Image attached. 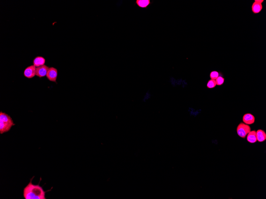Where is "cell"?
Returning <instances> with one entry per match:
<instances>
[{
	"label": "cell",
	"mask_w": 266,
	"mask_h": 199,
	"mask_svg": "<svg viewBox=\"0 0 266 199\" xmlns=\"http://www.w3.org/2000/svg\"><path fill=\"white\" fill-rule=\"evenodd\" d=\"M36 68L34 65H31L26 68L24 71V75L25 77L31 79L36 75Z\"/></svg>",
	"instance_id": "5b68a950"
},
{
	"label": "cell",
	"mask_w": 266,
	"mask_h": 199,
	"mask_svg": "<svg viewBox=\"0 0 266 199\" xmlns=\"http://www.w3.org/2000/svg\"><path fill=\"white\" fill-rule=\"evenodd\" d=\"M247 141L250 143H254L257 142L256 131H250L247 134Z\"/></svg>",
	"instance_id": "8fae6325"
},
{
	"label": "cell",
	"mask_w": 266,
	"mask_h": 199,
	"mask_svg": "<svg viewBox=\"0 0 266 199\" xmlns=\"http://www.w3.org/2000/svg\"><path fill=\"white\" fill-rule=\"evenodd\" d=\"M264 1L263 0H255V2H257V3H261L262 4Z\"/></svg>",
	"instance_id": "2e32d148"
},
{
	"label": "cell",
	"mask_w": 266,
	"mask_h": 199,
	"mask_svg": "<svg viewBox=\"0 0 266 199\" xmlns=\"http://www.w3.org/2000/svg\"><path fill=\"white\" fill-rule=\"evenodd\" d=\"M150 0H136L135 3L139 7L147 9L152 4Z\"/></svg>",
	"instance_id": "52a82bcc"
},
{
	"label": "cell",
	"mask_w": 266,
	"mask_h": 199,
	"mask_svg": "<svg viewBox=\"0 0 266 199\" xmlns=\"http://www.w3.org/2000/svg\"><path fill=\"white\" fill-rule=\"evenodd\" d=\"M46 60L42 57H37L33 59V63L36 68L44 65Z\"/></svg>",
	"instance_id": "30bf717a"
},
{
	"label": "cell",
	"mask_w": 266,
	"mask_h": 199,
	"mask_svg": "<svg viewBox=\"0 0 266 199\" xmlns=\"http://www.w3.org/2000/svg\"><path fill=\"white\" fill-rule=\"evenodd\" d=\"M216 85H216L215 80L211 79V80H209L208 81L207 84V87L208 88L211 89V88H213L216 87Z\"/></svg>",
	"instance_id": "4fadbf2b"
},
{
	"label": "cell",
	"mask_w": 266,
	"mask_h": 199,
	"mask_svg": "<svg viewBox=\"0 0 266 199\" xmlns=\"http://www.w3.org/2000/svg\"><path fill=\"white\" fill-rule=\"evenodd\" d=\"M262 4L254 2L252 6V10L253 13L258 14L261 12L262 10Z\"/></svg>",
	"instance_id": "7c38bea8"
},
{
	"label": "cell",
	"mask_w": 266,
	"mask_h": 199,
	"mask_svg": "<svg viewBox=\"0 0 266 199\" xmlns=\"http://www.w3.org/2000/svg\"><path fill=\"white\" fill-rule=\"evenodd\" d=\"M216 85L218 86H221L224 82V79L222 76H218L215 80Z\"/></svg>",
	"instance_id": "5bb4252c"
},
{
	"label": "cell",
	"mask_w": 266,
	"mask_h": 199,
	"mask_svg": "<svg viewBox=\"0 0 266 199\" xmlns=\"http://www.w3.org/2000/svg\"><path fill=\"white\" fill-rule=\"evenodd\" d=\"M58 76L57 70L54 67L49 68L48 72L46 74V77L47 79L49 81H53L57 83L56 80L57 79Z\"/></svg>",
	"instance_id": "277c9868"
},
{
	"label": "cell",
	"mask_w": 266,
	"mask_h": 199,
	"mask_svg": "<svg viewBox=\"0 0 266 199\" xmlns=\"http://www.w3.org/2000/svg\"><path fill=\"white\" fill-rule=\"evenodd\" d=\"M32 179L24 188L23 195L25 199H46V192L39 185L32 183Z\"/></svg>",
	"instance_id": "6da1fadb"
},
{
	"label": "cell",
	"mask_w": 266,
	"mask_h": 199,
	"mask_svg": "<svg viewBox=\"0 0 266 199\" xmlns=\"http://www.w3.org/2000/svg\"><path fill=\"white\" fill-rule=\"evenodd\" d=\"M49 68L46 65L41 66L36 68V76L42 78L46 76Z\"/></svg>",
	"instance_id": "8992f818"
},
{
	"label": "cell",
	"mask_w": 266,
	"mask_h": 199,
	"mask_svg": "<svg viewBox=\"0 0 266 199\" xmlns=\"http://www.w3.org/2000/svg\"><path fill=\"white\" fill-rule=\"evenodd\" d=\"M12 118L9 115L1 111L0 112V134L8 132L14 126Z\"/></svg>",
	"instance_id": "7a4b0ae2"
},
{
	"label": "cell",
	"mask_w": 266,
	"mask_h": 199,
	"mask_svg": "<svg viewBox=\"0 0 266 199\" xmlns=\"http://www.w3.org/2000/svg\"><path fill=\"white\" fill-rule=\"evenodd\" d=\"M243 121L246 125H251L255 123V117L250 113L246 114L243 117Z\"/></svg>",
	"instance_id": "ba28073f"
},
{
	"label": "cell",
	"mask_w": 266,
	"mask_h": 199,
	"mask_svg": "<svg viewBox=\"0 0 266 199\" xmlns=\"http://www.w3.org/2000/svg\"><path fill=\"white\" fill-rule=\"evenodd\" d=\"M251 131L250 126L243 123H240L238 125L237 128V134L239 137L243 138H246Z\"/></svg>",
	"instance_id": "3957f363"
},
{
	"label": "cell",
	"mask_w": 266,
	"mask_h": 199,
	"mask_svg": "<svg viewBox=\"0 0 266 199\" xmlns=\"http://www.w3.org/2000/svg\"><path fill=\"white\" fill-rule=\"evenodd\" d=\"M256 137L259 142H263L266 140V133L263 130H258L256 132Z\"/></svg>",
	"instance_id": "9c48e42d"
},
{
	"label": "cell",
	"mask_w": 266,
	"mask_h": 199,
	"mask_svg": "<svg viewBox=\"0 0 266 199\" xmlns=\"http://www.w3.org/2000/svg\"><path fill=\"white\" fill-rule=\"evenodd\" d=\"M219 73L217 71H212L210 74V77L212 80H216L217 77L219 76Z\"/></svg>",
	"instance_id": "9a60e30c"
}]
</instances>
